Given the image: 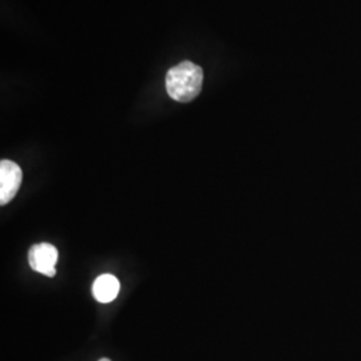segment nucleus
<instances>
[{
    "instance_id": "f257e3e1",
    "label": "nucleus",
    "mask_w": 361,
    "mask_h": 361,
    "mask_svg": "<svg viewBox=\"0 0 361 361\" xmlns=\"http://www.w3.org/2000/svg\"><path fill=\"white\" fill-rule=\"evenodd\" d=\"M165 82L170 98L186 104L200 95L204 83V70L193 62L185 61L169 70Z\"/></svg>"
},
{
    "instance_id": "f03ea898",
    "label": "nucleus",
    "mask_w": 361,
    "mask_h": 361,
    "mask_svg": "<svg viewBox=\"0 0 361 361\" xmlns=\"http://www.w3.org/2000/svg\"><path fill=\"white\" fill-rule=\"evenodd\" d=\"M23 180V173L19 165L13 161L3 159L0 162V205L11 202L18 193Z\"/></svg>"
},
{
    "instance_id": "7ed1b4c3",
    "label": "nucleus",
    "mask_w": 361,
    "mask_h": 361,
    "mask_svg": "<svg viewBox=\"0 0 361 361\" xmlns=\"http://www.w3.org/2000/svg\"><path fill=\"white\" fill-rule=\"evenodd\" d=\"M59 253L51 244H39L30 249L28 262L32 271H38L47 277H54L56 274L55 265L58 262Z\"/></svg>"
},
{
    "instance_id": "20e7f679",
    "label": "nucleus",
    "mask_w": 361,
    "mask_h": 361,
    "mask_svg": "<svg viewBox=\"0 0 361 361\" xmlns=\"http://www.w3.org/2000/svg\"><path fill=\"white\" fill-rule=\"evenodd\" d=\"M119 289H121V285L116 276L102 274L92 284V296L95 297L98 302L107 304L116 300L119 293Z\"/></svg>"
},
{
    "instance_id": "39448f33",
    "label": "nucleus",
    "mask_w": 361,
    "mask_h": 361,
    "mask_svg": "<svg viewBox=\"0 0 361 361\" xmlns=\"http://www.w3.org/2000/svg\"><path fill=\"white\" fill-rule=\"evenodd\" d=\"M99 361H110V360H109V359H101V360H99Z\"/></svg>"
}]
</instances>
